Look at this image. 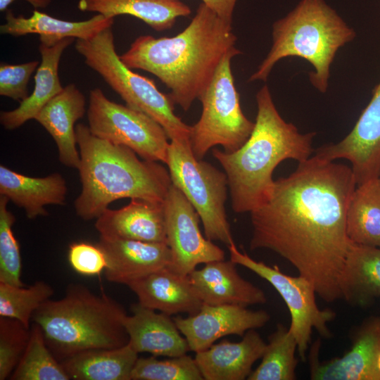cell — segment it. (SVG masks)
<instances>
[{
	"instance_id": "cell-1",
	"label": "cell",
	"mask_w": 380,
	"mask_h": 380,
	"mask_svg": "<svg viewBox=\"0 0 380 380\" xmlns=\"http://www.w3.org/2000/svg\"><path fill=\"white\" fill-rule=\"evenodd\" d=\"M356 186L346 165L316 155L299 163L250 212V249L266 248L284 258L324 301L342 299L341 279L353 243L346 213Z\"/></svg>"
},
{
	"instance_id": "cell-2",
	"label": "cell",
	"mask_w": 380,
	"mask_h": 380,
	"mask_svg": "<svg viewBox=\"0 0 380 380\" xmlns=\"http://www.w3.org/2000/svg\"><path fill=\"white\" fill-rule=\"evenodd\" d=\"M236 39L232 22L201 2L181 32L171 37L141 35L120 58L129 68L157 77L170 90L174 103L186 111L208 88Z\"/></svg>"
},
{
	"instance_id": "cell-3",
	"label": "cell",
	"mask_w": 380,
	"mask_h": 380,
	"mask_svg": "<svg viewBox=\"0 0 380 380\" xmlns=\"http://www.w3.org/2000/svg\"><path fill=\"white\" fill-rule=\"evenodd\" d=\"M254 129L246 142L228 153L213 149V155L227 177L232 207L236 213H250L270 195L272 173L286 159L298 163L310 157L315 132L300 133L279 113L267 85L257 92Z\"/></svg>"
},
{
	"instance_id": "cell-4",
	"label": "cell",
	"mask_w": 380,
	"mask_h": 380,
	"mask_svg": "<svg viewBox=\"0 0 380 380\" xmlns=\"http://www.w3.org/2000/svg\"><path fill=\"white\" fill-rule=\"evenodd\" d=\"M75 136L82 190L74 207L81 219H96L120 198L164 201L172 182L158 162L139 159L132 149L96 137L82 123Z\"/></svg>"
},
{
	"instance_id": "cell-5",
	"label": "cell",
	"mask_w": 380,
	"mask_h": 380,
	"mask_svg": "<svg viewBox=\"0 0 380 380\" xmlns=\"http://www.w3.org/2000/svg\"><path fill=\"white\" fill-rule=\"evenodd\" d=\"M126 315L124 308L106 293L95 294L82 284H71L63 298L44 303L32 320L40 327L48 348L61 362L87 350L128 343Z\"/></svg>"
},
{
	"instance_id": "cell-6",
	"label": "cell",
	"mask_w": 380,
	"mask_h": 380,
	"mask_svg": "<svg viewBox=\"0 0 380 380\" xmlns=\"http://www.w3.org/2000/svg\"><path fill=\"white\" fill-rule=\"evenodd\" d=\"M272 35L271 49L248 82H266L279 61L296 56L312 65L310 81L325 93L336 52L354 39L355 32L324 0H300L273 23Z\"/></svg>"
},
{
	"instance_id": "cell-7",
	"label": "cell",
	"mask_w": 380,
	"mask_h": 380,
	"mask_svg": "<svg viewBox=\"0 0 380 380\" xmlns=\"http://www.w3.org/2000/svg\"><path fill=\"white\" fill-rule=\"evenodd\" d=\"M75 50L87 66L96 72L126 103L154 119L170 140H190L191 126L174 112L169 94L160 91L153 81L129 68L117 53L112 27L88 39H76Z\"/></svg>"
},
{
	"instance_id": "cell-8",
	"label": "cell",
	"mask_w": 380,
	"mask_h": 380,
	"mask_svg": "<svg viewBox=\"0 0 380 380\" xmlns=\"http://www.w3.org/2000/svg\"><path fill=\"white\" fill-rule=\"evenodd\" d=\"M241 53L236 46L222 58L211 82L198 99L202 113L191 126L190 143L194 155L201 160L213 146L220 145L231 153L250 137L255 122L243 114L232 75L231 62Z\"/></svg>"
},
{
	"instance_id": "cell-9",
	"label": "cell",
	"mask_w": 380,
	"mask_h": 380,
	"mask_svg": "<svg viewBox=\"0 0 380 380\" xmlns=\"http://www.w3.org/2000/svg\"><path fill=\"white\" fill-rule=\"evenodd\" d=\"M166 164L172 184L198 214L205 236L227 246L234 243L224 206L228 186L225 172L198 160L189 140H170Z\"/></svg>"
},
{
	"instance_id": "cell-10",
	"label": "cell",
	"mask_w": 380,
	"mask_h": 380,
	"mask_svg": "<svg viewBox=\"0 0 380 380\" xmlns=\"http://www.w3.org/2000/svg\"><path fill=\"white\" fill-rule=\"evenodd\" d=\"M87 120L96 137L128 147L142 159L166 163L169 137L147 114L113 102L94 88L89 92Z\"/></svg>"
},
{
	"instance_id": "cell-11",
	"label": "cell",
	"mask_w": 380,
	"mask_h": 380,
	"mask_svg": "<svg viewBox=\"0 0 380 380\" xmlns=\"http://www.w3.org/2000/svg\"><path fill=\"white\" fill-rule=\"evenodd\" d=\"M227 247L232 262L265 279L283 298L291 315L289 330L296 341L299 356L305 360L312 329L324 338L331 337L328 324L334 319L335 312L318 308L315 289L305 277L290 276L283 273L277 265L270 266L256 261L246 252L240 251L235 243Z\"/></svg>"
},
{
	"instance_id": "cell-12",
	"label": "cell",
	"mask_w": 380,
	"mask_h": 380,
	"mask_svg": "<svg viewBox=\"0 0 380 380\" xmlns=\"http://www.w3.org/2000/svg\"><path fill=\"white\" fill-rule=\"evenodd\" d=\"M164 209L167 244L172 254L168 267L189 275L198 265L224 260V251L201 234L196 210L172 184Z\"/></svg>"
},
{
	"instance_id": "cell-13",
	"label": "cell",
	"mask_w": 380,
	"mask_h": 380,
	"mask_svg": "<svg viewBox=\"0 0 380 380\" xmlns=\"http://www.w3.org/2000/svg\"><path fill=\"white\" fill-rule=\"evenodd\" d=\"M264 310H251L239 305L203 304L200 310L186 317L173 319L186 338L189 350L196 353L210 347L227 335L242 336L250 329L264 327L270 320Z\"/></svg>"
},
{
	"instance_id": "cell-14",
	"label": "cell",
	"mask_w": 380,
	"mask_h": 380,
	"mask_svg": "<svg viewBox=\"0 0 380 380\" xmlns=\"http://www.w3.org/2000/svg\"><path fill=\"white\" fill-rule=\"evenodd\" d=\"M317 340L310 352V379L315 380H380V317H372L354 334L350 349L342 357L319 362Z\"/></svg>"
},
{
	"instance_id": "cell-15",
	"label": "cell",
	"mask_w": 380,
	"mask_h": 380,
	"mask_svg": "<svg viewBox=\"0 0 380 380\" xmlns=\"http://www.w3.org/2000/svg\"><path fill=\"white\" fill-rule=\"evenodd\" d=\"M100 237L166 243L164 201L132 198L125 206L107 208L96 219Z\"/></svg>"
},
{
	"instance_id": "cell-16",
	"label": "cell",
	"mask_w": 380,
	"mask_h": 380,
	"mask_svg": "<svg viewBox=\"0 0 380 380\" xmlns=\"http://www.w3.org/2000/svg\"><path fill=\"white\" fill-rule=\"evenodd\" d=\"M74 40L71 37L39 36L42 61L34 75L33 91L18 108L0 113V122L5 129L13 130L34 120L40 110L63 89L58 75L59 63L63 51Z\"/></svg>"
},
{
	"instance_id": "cell-17",
	"label": "cell",
	"mask_w": 380,
	"mask_h": 380,
	"mask_svg": "<svg viewBox=\"0 0 380 380\" xmlns=\"http://www.w3.org/2000/svg\"><path fill=\"white\" fill-rule=\"evenodd\" d=\"M96 244L106 255L104 273L110 282L126 284L169 267L172 262L171 251L166 243L100 237Z\"/></svg>"
},
{
	"instance_id": "cell-18",
	"label": "cell",
	"mask_w": 380,
	"mask_h": 380,
	"mask_svg": "<svg viewBox=\"0 0 380 380\" xmlns=\"http://www.w3.org/2000/svg\"><path fill=\"white\" fill-rule=\"evenodd\" d=\"M125 285L135 293L141 305L170 316L179 313L194 315L203 304L189 275L168 267L133 279Z\"/></svg>"
},
{
	"instance_id": "cell-19",
	"label": "cell",
	"mask_w": 380,
	"mask_h": 380,
	"mask_svg": "<svg viewBox=\"0 0 380 380\" xmlns=\"http://www.w3.org/2000/svg\"><path fill=\"white\" fill-rule=\"evenodd\" d=\"M236 264L215 260L189 274L191 284L203 304L248 305L267 301L262 290L242 278Z\"/></svg>"
},
{
	"instance_id": "cell-20",
	"label": "cell",
	"mask_w": 380,
	"mask_h": 380,
	"mask_svg": "<svg viewBox=\"0 0 380 380\" xmlns=\"http://www.w3.org/2000/svg\"><path fill=\"white\" fill-rule=\"evenodd\" d=\"M124 326L129 343L138 353L153 356L178 357L189 350L188 343L173 318L163 312L144 307L139 302L131 305Z\"/></svg>"
},
{
	"instance_id": "cell-21",
	"label": "cell",
	"mask_w": 380,
	"mask_h": 380,
	"mask_svg": "<svg viewBox=\"0 0 380 380\" xmlns=\"http://www.w3.org/2000/svg\"><path fill=\"white\" fill-rule=\"evenodd\" d=\"M85 111L84 95L75 84H70L52 98L34 118L52 137L60 162L68 167L78 169L80 165L75 125Z\"/></svg>"
},
{
	"instance_id": "cell-22",
	"label": "cell",
	"mask_w": 380,
	"mask_h": 380,
	"mask_svg": "<svg viewBox=\"0 0 380 380\" xmlns=\"http://www.w3.org/2000/svg\"><path fill=\"white\" fill-rule=\"evenodd\" d=\"M266 343L255 329L239 342L224 339L196 353L195 360L205 380H243L264 353Z\"/></svg>"
},
{
	"instance_id": "cell-23",
	"label": "cell",
	"mask_w": 380,
	"mask_h": 380,
	"mask_svg": "<svg viewBox=\"0 0 380 380\" xmlns=\"http://www.w3.org/2000/svg\"><path fill=\"white\" fill-rule=\"evenodd\" d=\"M67 191L66 181L60 173L32 177L0 165V195L23 208L28 219L47 215L46 205H64Z\"/></svg>"
},
{
	"instance_id": "cell-24",
	"label": "cell",
	"mask_w": 380,
	"mask_h": 380,
	"mask_svg": "<svg viewBox=\"0 0 380 380\" xmlns=\"http://www.w3.org/2000/svg\"><path fill=\"white\" fill-rule=\"evenodd\" d=\"M77 8L109 18L132 15L157 32L171 29L177 18L191 13V8L181 0H80Z\"/></svg>"
},
{
	"instance_id": "cell-25",
	"label": "cell",
	"mask_w": 380,
	"mask_h": 380,
	"mask_svg": "<svg viewBox=\"0 0 380 380\" xmlns=\"http://www.w3.org/2000/svg\"><path fill=\"white\" fill-rule=\"evenodd\" d=\"M5 23L0 26L2 34L22 37L29 34L52 36L59 38L71 37L88 39L101 31L111 27L114 18L95 14L82 21H68L52 17L39 10H34L30 17L15 15L11 10L6 11Z\"/></svg>"
},
{
	"instance_id": "cell-26",
	"label": "cell",
	"mask_w": 380,
	"mask_h": 380,
	"mask_svg": "<svg viewBox=\"0 0 380 380\" xmlns=\"http://www.w3.org/2000/svg\"><path fill=\"white\" fill-rule=\"evenodd\" d=\"M342 299L366 306L380 297V248L352 243L341 279Z\"/></svg>"
},
{
	"instance_id": "cell-27",
	"label": "cell",
	"mask_w": 380,
	"mask_h": 380,
	"mask_svg": "<svg viewBox=\"0 0 380 380\" xmlns=\"http://www.w3.org/2000/svg\"><path fill=\"white\" fill-rule=\"evenodd\" d=\"M138 354L128 343L115 348L87 350L61 364L70 379L131 380Z\"/></svg>"
},
{
	"instance_id": "cell-28",
	"label": "cell",
	"mask_w": 380,
	"mask_h": 380,
	"mask_svg": "<svg viewBox=\"0 0 380 380\" xmlns=\"http://www.w3.org/2000/svg\"><path fill=\"white\" fill-rule=\"evenodd\" d=\"M346 233L353 243L380 248V179L358 185L346 213Z\"/></svg>"
},
{
	"instance_id": "cell-29",
	"label": "cell",
	"mask_w": 380,
	"mask_h": 380,
	"mask_svg": "<svg viewBox=\"0 0 380 380\" xmlns=\"http://www.w3.org/2000/svg\"><path fill=\"white\" fill-rule=\"evenodd\" d=\"M297 343L289 328L279 324L269 336L268 343L258 367L248 380H293L298 360L295 357Z\"/></svg>"
},
{
	"instance_id": "cell-30",
	"label": "cell",
	"mask_w": 380,
	"mask_h": 380,
	"mask_svg": "<svg viewBox=\"0 0 380 380\" xmlns=\"http://www.w3.org/2000/svg\"><path fill=\"white\" fill-rule=\"evenodd\" d=\"M11 380H70L48 348L40 327L32 323L27 348L10 376Z\"/></svg>"
},
{
	"instance_id": "cell-31",
	"label": "cell",
	"mask_w": 380,
	"mask_h": 380,
	"mask_svg": "<svg viewBox=\"0 0 380 380\" xmlns=\"http://www.w3.org/2000/svg\"><path fill=\"white\" fill-rule=\"evenodd\" d=\"M53 293L52 286L44 281L29 286L0 282V317L19 320L30 329L34 312Z\"/></svg>"
},
{
	"instance_id": "cell-32",
	"label": "cell",
	"mask_w": 380,
	"mask_h": 380,
	"mask_svg": "<svg viewBox=\"0 0 380 380\" xmlns=\"http://www.w3.org/2000/svg\"><path fill=\"white\" fill-rule=\"evenodd\" d=\"M131 380H203L195 359L186 354L167 360L137 359Z\"/></svg>"
},
{
	"instance_id": "cell-33",
	"label": "cell",
	"mask_w": 380,
	"mask_h": 380,
	"mask_svg": "<svg viewBox=\"0 0 380 380\" xmlns=\"http://www.w3.org/2000/svg\"><path fill=\"white\" fill-rule=\"evenodd\" d=\"M8 202L0 196V282L24 286L20 246L12 230L15 217L7 208Z\"/></svg>"
},
{
	"instance_id": "cell-34",
	"label": "cell",
	"mask_w": 380,
	"mask_h": 380,
	"mask_svg": "<svg viewBox=\"0 0 380 380\" xmlns=\"http://www.w3.org/2000/svg\"><path fill=\"white\" fill-rule=\"evenodd\" d=\"M30 328L19 320L0 317V380L9 379L29 341Z\"/></svg>"
},
{
	"instance_id": "cell-35",
	"label": "cell",
	"mask_w": 380,
	"mask_h": 380,
	"mask_svg": "<svg viewBox=\"0 0 380 380\" xmlns=\"http://www.w3.org/2000/svg\"><path fill=\"white\" fill-rule=\"evenodd\" d=\"M39 62L32 61L20 64L0 65V95L21 102L30 94L27 84Z\"/></svg>"
},
{
	"instance_id": "cell-36",
	"label": "cell",
	"mask_w": 380,
	"mask_h": 380,
	"mask_svg": "<svg viewBox=\"0 0 380 380\" xmlns=\"http://www.w3.org/2000/svg\"><path fill=\"white\" fill-rule=\"evenodd\" d=\"M68 258L72 268L84 276L99 275L107 267L106 255L97 244L72 243L69 246Z\"/></svg>"
},
{
	"instance_id": "cell-37",
	"label": "cell",
	"mask_w": 380,
	"mask_h": 380,
	"mask_svg": "<svg viewBox=\"0 0 380 380\" xmlns=\"http://www.w3.org/2000/svg\"><path fill=\"white\" fill-rule=\"evenodd\" d=\"M237 0H201L222 18L232 22V15Z\"/></svg>"
},
{
	"instance_id": "cell-38",
	"label": "cell",
	"mask_w": 380,
	"mask_h": 380,
	"mask_svg": "<svg viewBox=\"0 0 380 380\" xmlns=\"http://www.w3.org/2000/svg\"><path fill=\"white\" fill-rule=\"evenodd\" d=\"M16 0H0V11H4ZM29 3L34 8L39 10L46 8L51 3L52 0H23Z\"/></svg>"
},
{
	"instance_id": "cell-39",
	"label": "cell",
	"mask_w": 380,
	"mask_h": 380,
	"mask_svg": "<svg viewBox=\"0 0 380 380\" xmlns=\"http://www.w3.org/2000/svg\"><path fill=\"white\" fill-rule=\"evenodd\" d=\"M377 367H378L379 371L380 372V352H379L378 359H377Z\"/></svg>"
},
{
	"instance_id": "cell-40",
	"label": "cell",
	"mask_w": 380,
	"mask_h": 380,
	"mask_svg": "<svg viewBox=\"0 0 380 380\" xmlns=\"http://www.w3.org/2000/svg\"><path fill=\"white\" fill-rule=\"evenodd\" d=\"M379 179H380V173H379Z\"/></svg>"
}]
</instances>
